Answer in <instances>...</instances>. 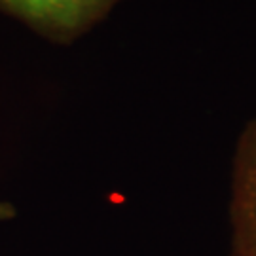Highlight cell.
<instances>
[{
  "instance_id": "1",
  "label": "cell",
  "mask_w": 256,
  "mask_h": 256,
  "mask_svg": "<svg viewBox=\"0 0 256 256\" xmlns=\"http://www.w3.org/2000/svg\"><path fill=\"white\" fill-rule=\"evenodd\" d=\"M120 0H0V10L54 42H72Z\"/></svg>"
},
{
  "instance_id": "2",
  "label": "cell",
  "mask_w": 256,
  "mask_h": 256,
  "mask_svg": "<svg viewBox=\"0 0 256 256\" xmlns=\"http://www.w3.org/2000/svg\"><path fill=\"white\" fill-rule=\"evenodd\" d=\"M232 256H256V118L241 133L230 192Z\"/></svg>"
},
{
  "instance_id": "3",
  "label": "cell",
  "mask_w": 256,
  "mask_h": 256,
  "mask_svg": "<svg viewBox=\"0 0 256 256\" xmlns=\"http://www.w3.org/2000/svg\"><path fill=\"white\" fill-rule=\"evenodd\" d=\"M14 214H16V210H14L12 205H8V203H0V222H2V220L12 218Z\"/></svg>"
}]
</instances>
